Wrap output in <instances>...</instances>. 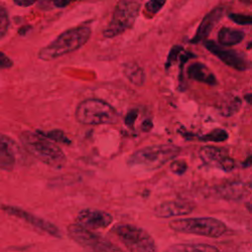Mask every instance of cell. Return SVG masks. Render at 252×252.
Listing matches in <instances>:
<instances>
[{"mask_svg": "<svg viewBox=\"0 0 252 252\" xmlns=\"http://www.w3.org/2000/svg\"><path fill=\"white\" fill-rule=\"evenodd\" d=\"M92 30L88 26H79L61 32L49 44L38 51V58L43 61H51L76 51L84 46L90 39Z\"/></svg>", "mask_w": 252, "mask_h": 252, "instance_id": "cell-1", "label": "cell"}, {"mask_svg": "<svg viewBox=\"0 0 252 252\" xmlns=\"http://www.w3.org/2000/svg\"><path fill=\"white\" fill-rule=\"evenodd\" d=\"M24 148L44 164L56 169L65 166L67 158L64 152L52 141L40 135L37 131H24L20 134Z\"/></svg>", "mask_w": 252, "mask_h": 252, "instance_id": "cell-2", "label": "cell"}, {"mask_svg": "<svg viewBox=\"0 0 252 252\" xmlns=\"http://www.w3.org/2000/svg\"><path fill=\"white\" fill-rule=\"evenodd\" d=\"M180 148L174 145H154L134 152L128 158L127 164L132 168L152 171L158 169L180 154Z\"/></svg>", "mask_w": 252, "mask_h": 252, "instance_id": "cell-3", "label": "cell"}, {"mask_svg": "<svg viewBox=\"0 0 252 252\" xmlns=\"http://www.w3.org/2000/svg\"><path fill=\"white\" fill-rule=\"evenodd\" d=\"M76 120L85 125L114 124L118 113L112 105L98 98H88L81 101L75 111Z\"/></svg>", "mask_w": 252, "mask_h": 252, "instance_id": "cell-4", "label": "cell"}, {"mask_svg": "<svg viewBox=\"0 0 252 252\" xmlns=\"http://www.w3.org/2000/svg\"><path fill=\"white\" fill-rule=\"evenodd\" d=\"M168 225L172 230L177 232L212 238L220 237L227 230L226 225L221 220L211 217L177 219L171 220Z\"/></svg>", "mask_w": 252, "mask_h": 252, "instance_id": "cell-5", "label": "cell"}, {"mask_svg": "<svg viewBox=\"0 0 252 252\" xmlns=\"http://www.w3.org/2000/svg\"><path fill=\"white\" fill-rule=\"evenodd\" d=\"M112 232L129 252H157V245L151 234L144 228L131 223H118Z\"/></svg>", "mask_w": 252, "mask_h": 252, "instance_id": "cell-6", "label": "cell"}, {"mask_svg": "<svg viewBox=\"0 0 252 252\" xmlns=\"http://www.w3.org/2000/svg\"><path fill=\"white\" fill-rule=\"evenodd\" d=\"M140 0H119L112 17L103 31V36L112 38L130 29L139 14Z\"/></svg>", "mask_w": 252, "mask_h": 252, "instance_id": "cell-7", "label": "cell"}, {"mask_svg": "<svg viewBox=\"0 0 252 252\" xmlns=\"http://www.w3.org/2000/svg\"><path fill=\"white\" fill-rule=\"evenodd\" d=\"M70 238L88 252H124L120 247L109 241L107 238L85 228L78 223L70 224L67 227Z\"/></svg>", "mask_w": 252, "mask_h": 252, "instance_id": "cell-8", "label": "cell"}, {"mask_svg": "<svg viewBox=\"0 0 252 252\" xmlns=\"http://www.w3.org/2000/svg\"><path fill=\"white\" fill-rule=\"evenodd\" d=\"M204 46L220 61L235 70L245 71L250 67L249 61H247V59L236 50L226 48L214 40L208 39L204 41Z\"/></svg>", "mask_w": 252, "mask_h": 252, "instance_id": "cell-9", "label": "cell"}, {"mask_svg": "<svg viewBox=\"0 0 252 252\" xmlns=\"http://www.w3.org/2000/svg\"><path fill=\"white\" fill-rule=\"evenodd\" d=\"M1 209L8 215L10 216H13V217H16V218H19L21 220H24L26 222H28L29 224L32 225L33 227L45 232V233H48L50 234L51 236H54V237H61V231L60 229L55 225L53 224L52 222L44 220V219H41L20 207H17V206H11V205H3L1 207Z\"/></svg>", "mask_w": 252, "mask_h": 252, "instance_id": "cell-10", "label": "cell"}, {"mask_svg": "<svg viewBox=\"0 0 252 252\" xmlns=\"http://www.w3.org/2000/svg\"><path fill=\"white\" fill-rule=\"evenodd\" d=\"M201 159L208 165L218 167L223 171H230L235 167V161L222 148L205 146L199 152Z\"/></svg>", "mask_w": 252, "mask_h": 252, "instance_id": "cell-11", "label": "cell"}, {"mask_svg": "<svg viewBox=\"0 0 252 252\" xmlns=\"http://www.w3.org/2000/svg\"><path fill=\"white\" fill-rule=\"evenodd\" d=\"M76 220L79 225L93 230L109 226L113 221V218L110 214L101 210L84 209L79 212Z\"/></svg>", "mask_w": 252, "mask_h": 252, "instance_id": "cell-12", "label": "cell"}, {"mask_svg": "<svg viewBox=\"0 0 252 252\" xmlns=\"http://www.w3.org/2000/svg\"><path fill=\"white\" fill-rule=\"evenodd\" d=\"M195 209V205L188 200L165 201L154 209V215L159 219H168L189 215Z\"/></svg>", "mask_w": 252, "mask_h": 252, "instance_id": "cell-13", "label": "cell"}, {"mask_svg": "<svg viewBox=\"0 0 252 252\" xmlns=\"http://www.w3.org/2000/svg\"><path fill=\"white\" fill-rule=\"evenodd\" d=\"M222 14H223V7L221 6H218L213 10H211L201 21L195 32V35L192 37L190 41L194 44L205 41L208 35L213 31L214 27L219 23V21L222 17Z\"/></svg>", "mask_w": 252, "mask_h": 252, "instance_id": "cell-14", "label": "cell"}, {"mask_svg": "<svg viewBox=\"0 0 252 252\" xmlns=\"http://www.w3.org/2000/svg\"><path fill=\"white\" fill-rule=\"evenodd\" d=\"M219 196L225 200L238 201L246 198L252 193V186L244 182H230L220 185L217 189Z\"/></svg>", "mask_w": 252, "mask_h": 252, "instance_id": "cell-15", "label": "cell"}, {"mask_svg": "<svg viewBox=\"0 0 252 252\" xmlns=\"http://www.w3.org/2000/svg\"><path fill=\"white\" fill-rule=\"evenodd\" d=\"M16 163L13 141L0 134V168L3 170H12Z\"/></svg>", "mask_w": 252, "mask_h": 252, "instance_id": "cell-16", "label": "cell"}, {"mask_svg": "<svg viewBox=\"0 0 252 252\" xmlns=\"http://www.w3.org/2000/svg\"><path fill=\"white\" fill-rule=\"evenodd\" d=\"M187 75L190 79L207 84L209 86H215L218 84V81L213 72L201 62H195L189 65L187 68Z\"/></svg>", "mask_w": 252, "mask_h": 252, "instance_id": "cell-17", "label": "cell"}, {"mask_svg": "<svg viewBox=\"0 0 252 252\" xmlns=\"http://www.w3.org/2000/svg\"><path fill=\"white\" fill-rule=\"evenodd\" d=\"M164 252H220V250L207 243H177L168 246Z\"/></svg>", "mask_w": 252, "mask_h": 252, "instance_id": "cell-18", "label": "cell"}, {"mask_svg": "<svg viewBox=\"0 0 252 252\" xmlns=\"http://www.w3.org/2000/svg\"><path fill=\"white\" fill-rule=\"evenodd\" d=\"M244 32L230 28H221L218 33L219 44L222 46H231L240 43L244 39Z\"/></svg>", "mask_w": 252, "mask_h": 252, "instance_id": "cell-19", "label": "cell"}, {"mask_svg": "<svg viewBox=\"0 0 252 252\" xmlns=\"http://www.w3.org/2000/svg\"><path fill=\"white\" fill-rule=\"evenodd\" d=\"M123 73L131 84L137 87H141L144 85L146 79L145 72L142 67L136 62L130 61L125 63L123 65Z\"/></svg>", "mask_w": 252, "mask_h": 252, "instance_id": "cell-20", "label": "cell"}, {"mask_svg": "<svg viewBox=\"0 0 252 252\" xmlns=\"http://www.w3.org/2000/svg\"><path fill=\"white\" fill-rule=\"evenodd\" d=\"M195 137H196V139L203 141V142H218V143H220V142H224L227 140L228 133L224 129L217 128L205 135H200V136H195Z\"/></svg>", "mask_w": 252, "mask_h": 252, "instance_id": "cell-21", "label": "cell"}, {"mask_svg": "<svg viewBox=\"0 0 252 252\" xmlns=\"http://www.w3.org/2000/svg\"><path fill=\"white\" fill-rule=\"evenodd\" d=\"M37 132L40 135H42L43 137L47 138L48 140H50L52 142H56V143L64 144V145H70L71 144V140L66 136L64 131H62L60 129H53V130L48 131V132H43V131L37 130Z\"/></svg>", "mask_w": 252, "mask_h": 252, "instance_id": "cell-22", "label": "cell"}, {"mask_svg": "<svg viewBox=\"0 0 252 252\" xmlns=\"http://www.w3.org/2000/svg\"><path fill=\"white\" fill-rule=\"evenodd\" d=\"M240 105H241V100L236 96H232L228 100L224 101L220 106V112L222 115L230 116L238 111Z\"/></svg>", "mask_w": 252, "mask_h": 252, "instance_id": "cell-23", "label": "cell"}, {"mask_svg": "<svg viewBox=\"0 0 252 252\" xmlns=\"http://www.w3.org/2000/svg\"><path fill=\"white\" fill-rule=\"evenodd\" d=\"M9 26H10V20H9L8 11L5 7L0 5V39L6 35Z\"/></svg>", "mask_w": 252, "mask_h": 252, "instance_id": "cell-24", "label": "cell"}, {"mask_svg": "<svg viewBox=\"0 0 252 252\" xmlns=\"http://www.w3.org/2000/svg\"><path fill=\"white\" fill-rule=\"evenodd\" d=\"M183 47L181 45H174L171 47V49L168 52L166 62H165V69H168L171 65H173L177 60H179V57L181 53L183 52Z\"/></svg>", "mask_w": 252, "mask_h": 252, "instance_id": "cell-25", "label": "cell"}, {"mask_svg": "<svg viewBox=\"0 0 252 252\" xmlns=\"http://www.w3.org/2000/svg\"><path fill=\"white\" fill-rule=\"evenodd\" d=\"M228 18L233 23H235L237 25H241V26H251L252 25V15L231 13L228 15Z\"/></svg>", "mask_w": 252, "mask_h": 252, "instance_id": "cell-26", "label": "cell"}, {"mask_svg": "<svg viewBox=\"0 0 252 252\" xmlns=\"http://www.w3.org/2000/svg\"><path fill=\"white\" fill-rule=\"evenodd\" d=\"M166 0H149L145 4V10L151 15H156L165 4Z\"/></svg>", "mask_w": 252, "mask_h": 252, "instance_id": "cell-27", "label": "cell"}, {"mask_svg": "<svg viewBox=\"0 0 252 252\" xmlns=\"http://www.w3.org/2000/svg\"><path fill=\"white\" fill-rule=\"evenodd\" d=\"M170 170L178 175H182L187 170V163L183 159H175L170 163Z\"/></svg>", "mask_w": 252, "mask_h": 252, "instance_id": "cell-28", "label": "cell"}, {"mask_svg": "<svg viewBox=\"0 0 252 252\" xmlns=\"http://www.w3.org/2000/svg\"><path fill=\"white\" fill-rule=\"evenodd\" d=\"M138 117V111L136 109H131L127 115L125 116V124L127 125V127L129 128H133L134 127V124H135V121Z\"/></svg>", "mask_w": 252, "mask_h": 252, "instance_id": "cell-29", "label": "cell"}, {"mask_svg": "<svg viewBox=\"0 0 252 252\" xmlns=\"http://www.w3.org/2000/svg\"><path fill=\"white\" fill-rule=\"evenodd\" d=\"M14 62L4 52L0 51V69H9L13 66Z\"/></svg>", "mask_w": 252, "mask_h": 252, "instance_id": "cell-30", "label": "cell"}, {"mask_svg": "<svg viewBox=\"0 0 252 252\" xmlns=\"http://www.w3.org/2000/svg\"><path fill=\"white\" fill-rule=\"evenodd\" d=\"M236 252H252V241L240 243L236 248Z\"/></svg>", "mask_w": 252, "mask_h": 252, "instance_id": "cell-31", "label": "cell"}, {"mask_svg": "<svg viewBox=\"0 0 252 252\" xmlns=\"http://www.w3.org/2000/svg\"><path fill=\"white\" fill-rule=\"evenodd\" d=\"M73 0H53V6L56 8H65L67 7Z\"/></svg>", "mask_w": 252, "mask_h": 252, "instance_id": "cell-32", "label": "cell"}, {"mask_svg": "<svg viewBox=\"0 0 252 252\" xmlns=\"http://www.w3.org/2000/svg\"><path fill=\"white\" fill-rule=\"evenodd\" d=\"M36 0H14V3L18 6H22V7H28L32 5L33 3H35Z\"/></svg>", "mask_w": 252, "mask_h": 252, "instance_id": "cell-33", "label": "cell"}, {"mask_svg": "<svg viewBox=\"0 0 252 252\" xmlns=\"http://www.w3.org/2000/svg\"><path fill=\"white\" fill-rule=\"evenodd\" d=\"M152 127H153V123L151 122V120H145L142 124V128L144 131H149Z\"/></svg>", "mask_w": 252, "mask_h": 252, "instance_id": "cell-34", "label": "cell"}, {"mask_svg": "<svg viewBox=\"0 0 252 252\" xmlns=\"http://www.w3.org/2000/svg\"><path fill=\"white\" fill-rule=\"evenodd\" d=\"M31 26H25V27H22L20 30H19V34L21 35H25L30 30H31Z\"/></svg>", "mask_w": 252, "mask_h": 252, "instance_id": "cell-35", "label": "cell"}, {"mask_svg": "<svg viewBox=\"0 0 252 252\" xmlns=\"http://www.w3.org/2000/svg\"><path fill=\"white\" fill-rule=\"evenodd\" d=\"M242 165H243L244 167H246V166H251V165H252V156H250L249 158H247L243 161Z\"/></svg>", "mask_w": 252, "mask_h": 252, "instance_id": "cell-36", "label": "cell"}, {"mask_svg": "<svg viewBox=\"0 0 252 252\" xmlns=\"http://www.w3.org/2000/svg\"><path fill=\"white\" fill-rule=\"evenodd\" d=\"M244 99L246 102H248L249 104L252 105V94H247L244 95Z\"/></svg>", "mask_w": 252, "mask_h": 252, "instance_id": "cell-37", "label": "cell"}, {"mask_svg": "<svg viewBox=\"0 0 252 252\" xmlns=\"http://www.w3.org/2000/svg\"><path fill=\"white\" fill-rule=\"evenodd\" d=\"M247 49H252V40L247 44Z\"/></svg>", "mask_w": 252, "mask_h": 252, "instance_id": "cell-38", "label": "cell"}, {"mask_svg": "<svg viewBox=\"0 0 252 252\" xmlns=\"http://www.w3.org/2000/svg\"><path fill=\"white\" fill-rule=\"evenodd\" d=\"M248 209H249V211L252 213V205H250V206L248 207Z\"/></svg>", "mask_w": 252, "mask_h": 252, "instance_id": "cell-39", "label": "cell"}]
</instances>
